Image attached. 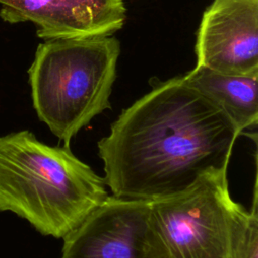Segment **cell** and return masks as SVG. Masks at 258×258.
<instances>
[{
	"label": "cell",
	"instance_id": "6da1fadb",
	"mask_svg": "<svg viewBox=\"0 0 258 258\" xmlns=\"http://www.w3.org/2000/svg\"><path fill=\"white\" fill-rule=\"evenodd\" d=\"M241 132L182 77L159 82L124 109L98 141L113 196L155 201L228 168Z\"/></svg>",
	"mask_w": 258,
	"mask_h": 258
},
{
	"label": "cell",
	"instance_id": "7a4b0ae2",
	"mask_svg": "<svg viewBox=\"0 0 258 258\" xmlns=\"http://www.w3.org/2000/svg\"><path fill=\"white\" fill-rule=\"evenodd\" d=\"M104 178L63 145L49 146L29 131L0 137V211L60 239L108 197Z\"/></svg>",
	"mask_w": 258,
	"mask_h": 258
},
{
	"label": "cell",
	"instance_id": "3957f363",
	"mask_svg": "<svg viewBox=\"0 0 258 258\" xmlns=\"http://www.w3.org/2000/svg\"><path fill=\"white\" fill-rule=\"evenodd\" d=\"M120 51V42L112 35L38 44L28 70L33 107L64 145L111 108Z\"/></svg>",
	"mask_w": 258,
	"mask_h": 258
},
{
	"label": "cell",
	"instance_id": "277c9868",
	"mask_svg": "<svg viewBox=\"0 0 258 258\" xmlns=\"http://www.w3.org/2000/svg\"><path fill=\"white\" fill-rule=\"evenodd\" d=\"M227 172H208L187 189L149 202L142 258H233L245 208L232 199Z\"/></svg>",
	"mask_w": 258,
	"mask_h": 258
},
{
	"label": "cell",
	"instance_id": "5b68a950",
	"mask_svg": "<svg viewBox=\"0 0 258 258\" xmlns=\"http://www.w3.org/2000/svg\"><path fill=\"white\" fill-rule=\"evenodd\" d=\"M196 55L199 67L258 74V0H214L198 29Z\"/></svg>",
	"mask_w": 258,
	"mask_h": 258
},
{
	"label": "cell",
	"instance_id": "8992f818",
	"mask_svg": "<svg viewBox=\"0 0 258 258\" xmlns=\"http://www.w3.org/2000/svg\"><path fill=\"white\" fill-rule=\"evenodd\" d=\"M0 17L30 21L44 40L109 36L126 19L124 0H0Z\"/></svg>",
	"mask_w": 258,
	"mask_h": 258
},
{
	"label": "cell",
	"instance_id": "52a82bcc",
	"mask_svg": "<svg viewBox=\"0 0 258 258\" xmlns=\"http://www.w3.org/2000/svg\"><path fill=\"white\" fill-rule=\"evenodd\" d=\"M149 202L115 196L63 237L61 258H142Z\"/></svg>",
	"mask_w": 258,
	"mask_h": 258
},
{
	"label": "cell",
	"instance_id": "ba28073f",
	"mask_svg": "<svg viewBox=\"0 0 258 258\" xmlns=\"http://www.w3.org/2000/svg\"><path fill=\"white\" fill-rule=\"evenodd\" d=\"M184 82L217 106L241 134L256 128L258 121V74H225L205 67L184 76Z\"/></svg>",
	"mask_w": 258,
	"mask_h": 258
},
{
	"label": "cell",
	"instance_id": "9c48e42d",
	"mask_svg": "<svg viewBox=\"0 0 258 258\" xmlns=\"http://www.w3.org/2000/svg\"><path fill=\"white\" fill-rule=\"evenodd\" d=\"M233 258H258V194L257 178L253 187L250 211L246 209L237 223L232 248Z\"/></svg>",
	"mask_w": 258,
	"mask_h": 258
}]
</instances>
